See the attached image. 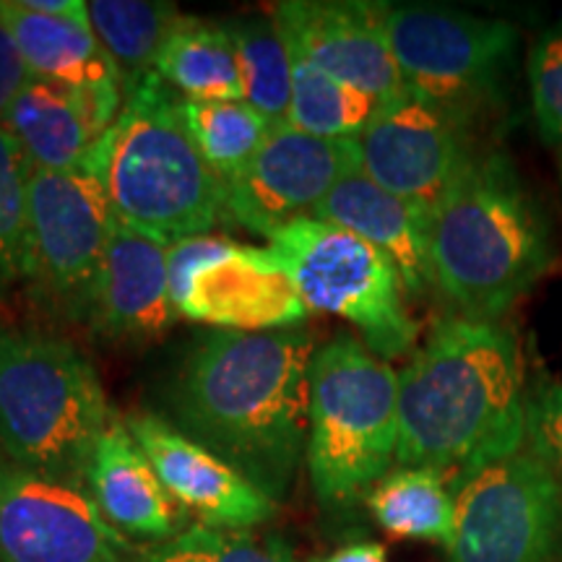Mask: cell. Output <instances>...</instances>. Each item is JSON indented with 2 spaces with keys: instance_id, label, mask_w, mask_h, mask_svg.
Instances as JSON below:
<instances>
[{
  "instance_id": "cell-6",
  "label": "cell",
  "mask_w": 562,
  "mask_h": 562,
  "mask_svg": "<svg viewBox=\"0 0 562 562\" xmlns=\"http://www.w3.org/2000/svg\"><path fill=\"white\" fill-rule=\"evenodd\" d=\"M398 451V372L355 336L315 349L307 472L326 508L351 505L389 474Z\"/></svg>"
},
{
  "instance_id": "cell-22",
  "label": "cell",
  "mask_w": 562,
  "mask_h": 562,
  "mask_svg": "<svg viewBox=\"0 0 562 562\" xmlns=\"http://www.w3.org/2000/svg\"><path fill=\"white\" fill-rule=\"evenodd\" d=\"M154 74L175 94L191 102L243 100V79L237 66L235 42L227 24H214L199 16H180Z\"/></svg>"
},
{
  "instance_id": "cell-31",
  "label": "cell",
  "mask_w": 562,
  "mask_h": 562,
  "mask_svg": "<svg viewBox=\"0 0 562 562\" xmlns=\"http://www.w3.org/2000/svg\"><path fill=\"white\" fill-rule=\"evenodd\" d=\"M199 542L216 562H300L279 537H261L252 531H222L193 526Z\"/></svg>"
},
{
  "instance_id": "cell-2",
  "label": "cell",
  "mask_w": 562,
  "mask_h": 562,
  "mask_svg": "<svg viewBox=\"0 0 562 562\" xmlns=\"http://www.w3.org/2000/svg\"><path fill=\"white\" fill-rule=\"evenodd\" d=\"M526 364L497 321L442 318L398 372V467L459 482L526 442Z\"/></svg>"
},
{
  "instance_id": "cell-30",
  "label": "cell",
  "mask_w": 562,
  "mask_h": 562,
  "mask_svg": "<svg viewBox=\"0 0 562 562\" xmlns=\"http://www.w3.org/2000/svg\"><path fill=\"white\" fill-rule=\"evenodd\" d=\"M526 446L562 487V383H547L529 393Z\"/></svg>"
},
{
  "instance_id": "cell-4",
  "label": "cell",
  "mask_w": 562,
  "mask_h": 562,
  "mask_svg": "<svg viewBox=\"0 0 562 562\" xmlns=\"http://www.w3.org/2000/svg\"><path fill=\"white\" fill-rule=\"evenodd\" d=\"M83 167L100 180L117 222L161 243L206 235L224 214L222 180L195 149L182 100L157 74L125 87L121 115Z\"/></svg>"
},
{
  "instance_id": "cell-35",
  "label": "cell",
  "mask_w": 562,
  "mask_h": 562,
  "mask_svg": "<svg viewBox=\"0 0 562 562\" xmlns=\"http://www.w3.org/2000/svg\"><path fill=\"white\" fill-rule=\"evenodd\" d=\"M26 5L47 16H58L68 21H79V24H89V3L83 0H24Z\"/></svg>"
},
{
  "instance_id": "cell-9",
  "label": "cell",
  "mask_w": 562,
  "mask_h": 562,
  "mask_svg": "<svg viewBox=\"0 0 562 562\" xmlns=\"http://www.w3.org/2000/svg\"><path fill=\"white\" fill-rule=\"evenodd\" d=\"M383 21L406 91L461 117L495 91L518 42L508 21L440 5H385Z\"/></svg>"
},
{
  "instance_id": "cell-21",
  "label": "cell",
  "mask_w": 562,
  "mask_h": 562,
  "mask_svg": "<svg viewBox=\"0 0 562 562\" xmlns=\"http://www.w3.org/2000/svg\"><path fill=\"white\" fill-rule=\"evenodd\" d=\"M3 125L16 138L32 170L47 172L83 167L91 146L102 136L81 97L34 76L9 104Z\"/></svg>"
},
{
  "instance_id": "cell-33",
  "label": "cell",
  "mask_w": 562,
  "mask_h": 562,
  "mask_svg": "<svg viewBox=\"0 0 562 562\" xmlns=\"http://www.w3.org/2000/svg\"><path fill=\"white\" fill-rule=\"evenodd\" d=\"M26 81H30V68L21 58L16 40H13L9 24L0 13V121Z\"/></svg>"
},
{
  "instance_id": "cell-8",
  "label": "cell",
  "mask_w": 562,
  "mask_h": 562,
  "mask_svg": "<svg viewBox=\"0 0 562 562\" xmlns=\"http://www.w3.org/2000/svg\"><path fill=\"white\" fill-rule=\"evenodd\" d=\"M448 562H562V487L518 451L453 482Z\"/></svg>"
},
{
  "instance_id": "cell-15",
  "label": "cell",
  "mask_w": 562,
  "mask_h": 562,
  "mask_svg": "<svg viewBox=\"0 0 562 562\" xmlns=\"http://www.w3.org/2000/svg\"><path fill=\"white\" fill-rule=\"evenodd\" d=\"M133 440L180 508L195 513L201 526L250 531L277 513V501L214 451L180 432L170 419L154 414L125 417Z\"/></svg>"
},
{
  "instance_id": "cell-5",
  "label": "cell",
  "mask_w": 562,
  "mask_h": 562,
  "mask_svg": "<svg viewBox=\"0 0 562 562\" xmlns=\"http://www.w3.org/2000/svg\"><path fill=\"white\" fill-rule=\"evenodd\" d=\"M115 412L74 341L0 321V451L26 472L87 482L97 442Z\"/></svg>"
},
{
  "instance_id": "cell-10",
  "label": "cell",
  "mask_w": 562,
  "mask_h": 562,
  "mask_svg": "<svg viewBox=\"0 0 562 562\" xmlns=\"http://www.w3.org/2000/svg\"><path fill=\"white\" fill-rule=\"evenodd\" d=\"M115 224L108 195L87 167L32 170L24 279L53 307L81 318Z\"/></svg>"
},
{
  "instance_id": "cell-11",
  "label": "cell",
  "mask_w": 562,
  "mask_h": 562,
  "mask_svg": "<svg viewBox=\"0 0 562 562\" xmlns=\"http://www.w3.org/2000/svg\"><path fill=\"white\" fill-rule=\"evenodd\" d=\"M87 487L0 459V562H136Z\"/></svg>"
},
{
  "instance_id": "cell-12",
  "label": "cell",
  "mask_w": 562,
  "mask_h": 562,
  "mask_svg": "<svg viewBox=\"0 0 562 562\" xmlns=\"http://www.w3.org/2000/svg\"><path fill=\"white\" fill-rule=\"evenodd\" d=\"M362 170L357 138H318L292 125H277L240 175L222 186L224 214L245 229L271 237Z\"/></svg>"
},
{
  "instance_id": "cell-14",
  "label": "cell",
  "mask_w": 562,
  "mask_h": 562,
  "mask_svg": "<svg viewBox=\"0 0 562 562\" xmlns=\"http://www.w3.org/2000/svg\"><path fill=\"white\" fill-rule=\"evenodd\" d=\"M383 11V3L284 0L273 5L271 19L292 55L383 104L406 94L385 34Z\"/></svg>"
},
{
  "instance_id": "cell-29",
  "label": "cell",
  "mask_w": 562,
  "mask_h": 562,
  "mask_svg": "<svg viewBox=\"0 0 562 562\" xmlns=\"http://www.w3.org/2000/svg\"><path fill=\"white\" fill-rule=\"evenodd\" d=\"M526 74L533 117L544 138L562 149V16L533 42Z\"/></svg>"
},
{
  "instance_id": "cell-3",
  "label": "cell",
  "mask_w": 562,
  "mask_h": 562,
  "mask_svg": "<svg viewBox=\"0 0 562 562\" xmlns=\"http://www.w3.org/2000/svg\"><path fill=\"white\" fill-rule=\"evenodd\" d=\"M432 284L463 318L497 321L558 261L550 220L503 154L476 157L427 220Z\"/></svg>"
},
{
  "instance_id": "cell-18",
  "label": "cell",
  "mask_w": 562,
  "mask_h": 562,
  "mask_svg": "<svg viewBox=\"0 0 562 562\" xmlns=\"http://www.w3.org/2000/svg\"><path fill=\"white\" fill-rule=\"evenodd\" d=\"M0 13L16 40L30 76L81 97L97 131L121 115L125 89L115 63L91 26L30 9L24 0H0Z\"/></svg>"
},
{
  "instance_id": "cell-13",
  "label": "cell",
  "mask_w": 562,
  "mask_h": 562,
  "mask_svg": "<svg viewBox=\"0 0 562 562\" xmlns=\"http://www.w3.org/2000/svg\"><path fill=\"white\" fill-rule=\"evenodd\" d=\"M357 144L362 172L383 191L427 214L476 159L469 146L467 117L409 91L398 100L378 104Z\"/></svg>"
},
{
  "instance_id": "cell-7",
  "label": "cell",
  "mask_w": 562,
  "mask_h": 562,
  "mask_svg": "<svg viewBox=\"0 0 562 562\" xmlns=\"http://www.w3.org/2000/svg\"><path fill=\"white\" fill-rule=\"evenodd\" d=\"M269 240L311 313L349 321L381 360L412 349L417 323L406 313L404 279L375 245L313 216L290 222Z\"/></svg>"
},
{
  "instance_id": "cell-26",
  "label": "cell",
  "mask_w": 562,
  "mask_h": 562,
  "mask_svg": "<svg viewBox=\"0 0 562 562\" xmlns=\"http://www.w3.org/2000/svg\"><path fill=\"white\" fill-rule=\"evenodd\" d=\"M182 117L195 149L209 170L222 180L240 175L266 144L273 125L245 100L191 102L182 100Z\"/></svg>"
},
{
  "instance_id": "cell-36",
  "label": "cell",
  "mask_w": 562,
  "mask_h": 562,
  "mask_svg": "<svg viewBox=\"0 0 562 562\" xmlns=\"http://www.w3.org/2000/svg\"><path fill=\"white\" fill-rule=\"evenodd\" d=\"M318 562H389V554H385V547L378 542H357L341 547V550Z\"/></svg>"
},
{
  "instance_id": "cell-19",
  "label": "cell",
  "mask_w": 562,
  "mask_h": 562,
  "mask_svg": "<svg viewBox=\"0 0 562 562\" xmlns=\"http://www.w3.org/2000/svg\"><path fill=\"white\" fill-rule=\"evenodd\" d=\"M83 487L123 537L161 544L182 533V510L117 414L91 453Z\"/></svg>"
},
{
  "instance_id": "cell-20",
  "label": "cell",
  "mask_w": 562,
  "mask_h": 562,
  "mask_svg": "<svg viewBox=\"0 0 562 562\" xmlns=\"http://www.w3.org/2000/svg\"><path fill=\"white\" fill-rule=\"evenodd\" d=\"M311 216L336 224L385 252L402 273L406 292L419 294L427 284H432L430 248H427L430 214L383 191L362 170L347 175L313 209Z\"/></svg>"
},
{
  "instance_id": "cell-24",
  "label": "cell",
  "mask_w": 562,
  "mask_h": 562,
  "mask_svg": "<svg viewBox=\"0 0 562 562\" xmlns=\"http://www.w3.org/2000/svg\"><path fill=\"white\" fill-rule=\"evenodd\" d=\"M182 13L157 0H91L89 24L128 83L154 74L157 58Z\"/></svg>"
},
{
  "instance_id": "cell-25",
  "label": "cell",
  "mask_w": 562,
  "mask_h": 562,
  "mask_svg": "<svg viewBox=\"0 0 562 562\" xmlns=\"http://www.w3.org/2000/svg\"><path fill=\"white\" fill-rule=\"evenodd\" d=\"M243 100L256 108L273 128L286 123L292 102V50L271 16L229 21Z\"/></svg>"
},
{
  "instance_id": "cell-17",
  "label": "cell",
  "mask_w": 562,
  "mask_h": 562,
  "mask_svg": "<svg viewBox=\"0 0 562 562\" xmlns=\"http://www.w3.org/2000/svg\"><path fill=\"white\" fill-rule=\"evenodd\" d=\"M167 248L157 237L117 222L81 318L110 341H151L178 321Z\"/></svg>"
},
{
  "instance_id": "cell-27",
  "label": "cell",
  "mask_w": 562,
  "mask_h": 562,
  "mask_svg": "<svg viewBox=\"0 0 562 562\" xmlns=\"http://www.w3.org/2000/svg\"><path fill=\"white\" fill-rule=\"evenodd\" d=\"M378 102L292 55V102L286 125L318 138H357L375 115Z\"/></svg>"
},
{
  "instance_id": "cell-23",
  "label": "cell",
  "mask_w": 562,
  "mask_h": 562,
  "mask_svg": "<svg viewBox=\"0 0 562 562\" xmlns=\"http://www.w3.org/2000/svg\"><path fill=\"white\" fill-rule=\"evenodd\" d=\"M368 508L393 539H417L448 547L456 526L453 484L442 472L402 467L368 492Z\"/></svg>"
},
{
  "instance_id": "cell-28",
  "label": "cell",
  "mask_w": 562,
  "mask_h": 562,
  "mask_svg": "<svg viewBox=\"0 0 562 562\" xmlns=\"http://www.w3.org/2000/svg\"><path fill=\"white\" fill-rule=\"evenodd\" d=\"M30 161L0 121V297L24 279L30 222Z\"/></svg>"
},
{
  "instance_id": "cell-1",
  "label": "cell",
  "mask_w": 562,
  "mask_h": 562,
  "mask_svg": "<svg viewBox=\"0 0 562 562\" xmlns=\"http://www.w3.org/2000/svg\"><path fill=\"white\" fill-rule=\"evenodd\" d=\"M313 357L300 328L211 331L175 378L172 425L281 501L307 451Z\"/></svg>"
},
{
  "instance_id": "cell-32",
  "label": "cell",
  "mask_w": 562,
  "mask_h": 562,
  "mask_svg": "<svg viewBox=\"0 0 562 562\" xmlns=\"http://www.w3.org/2000/svg\"><path fill=\"white\" fill-rule=\"evenodd\" d=\"M235 245V240L222 235H195L186 237V240L170 243V248H167V269H170L172 307H178L180 300L186 297L193 273L203 269L206 263L216 261V258H222L224 252H229Z\"/></svg>"
},
{
  "instance_id": "cell-34",
  "label": "cell",
  "mask_w": 562,
  "mask_h": 562,
  "mask_svg": "<svg viewBox=\"0 0 562 562\" xmlns=\"http://www.w3.org/2000/svg\"><path fill=\"white\" fill-rule=\"evenodd\" d=\"M136 562H216L211 552L199 542L193 529L182 531L180 537L170 539V542L154 544L151 550L138 554Z\"/></svg>"
},
{
  "instance_id": "cell-16",
  "label": "cell",
  "mask_w": 562,
  "mask_h": 562,
  "mask_svg": "<svg viewBox=\"0 0 562 562\" xmlns=\"http://www.w3.org/2000/svg\"><path fill=\"white\" fill-rule=\"evenodd\" d=\"M175 311L178 318L237 334L286 331L311 315L277 252L250 245H235L195 271Z\"/></svg>"
}]
</instances>
